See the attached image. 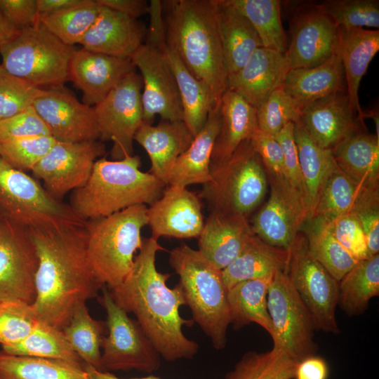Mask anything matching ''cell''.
Returning a JSON list of instances; mask_svg holds the SVG:
<instances>
[{
  "mask_svg": "<svg viewBox=\"0 0 379 379\" xmlns=\"http://www.w3.org/2000/svg\"><path fill=\"white\" fill-rule=\"evenodd\" d=\"M160 251L165 249L158 240L151 237L142 239L131 272L122 283L109 290L119 307L135 315L161 357L171 362L191 359L199 346L185 336L182 327L194 322L180 314V307L185 304L178 285L169 288L166 282L171 274L156 267Z\"/></svg>",
  "mask_w": 379,
  "mask_h": 379,
  "instance_id": "1",
  "label": "cell"
},
{
  "mask_svg": "<svg viewBox=\"0 0 379 379\" xmlns=\"http://www.w3.org/2000/svg\"><path fill=\"white\" fill-rule=\"evenodd\" d=\"M30 231L39 257L32 307L39 321L62 331L76 307L98 297L104 286L88 262L84 225Z\"/></svg>",
  "mask_w": 379,
  "mask_h": 379,
  "instance_id": "2",
  "label": "cell"
},
{
  "mask_svg": "<svg viewBox=\"0 0 379 379\" xmlns=\"http://www.w3.org/2000/svg\"><path fill=\"white\" fill-rule=\"evenodd\" d=\"M167 45L220 105L228 74L220 40L215 0L162 1Z\"/></svg>",
  "mask_w": 379,
  "mask_h": 379,
  "instance_id": "3",
  "label": "cell"
},
{
  "mask_svg": "<svg viewBox=\"0 0 379 379\" xmlns=\"http://www.w3.org/2000/svg\"><path fill=\"white\" fill-rule=\"evenodd\" d=\"M140 157L98 159L87 182L71 192L69 205L83 221L108 216L135 205H152L166 185L140 168Z\"/></svg>",
  "mask_w": 379,
  "mask_h": 379,
  "instance_id": "4",
  "label": "cell"
},
{
  "mask_svg": "<svg viewBox=\"0 0 379 379\" xmlns=\"http://www.w3.org/2000/svg\"><path fill=\"white\" fill-rule=\"evenodd\" d=\"M168 261L179 277L178 285L191 310L192 320L215 350L224 349L231 318L222 270L186 244L173 248Z\"/></svg>",
  "mask_w": 379,
  "mask_h": 379,
  "instance_id": "5",
  "label": "cell"
},
{
  "mask_svg": "<svg viewBox=\"0 0 379 379\" xmlns=\"http://www.w3.org/2000/svg\"><path fill=\"white\" fill-rule=\"evenodd\" d=\"M147 212L146 205H135L85 222L87 258L102 286L116 287L131 272L135 253L142 245L141 231L148 223Z\"/></svg>",
  "mask_w": 379,
  "mask_h": 379,
  "instance_id": "6",
  "label": "cell"
},
{
  "mask_svg": "<svg viewBox=\"0 0 379 379\" xmlns=\"http://www.w3.org/2000/svg\"><path fill=\"white\" fill-rule=\"evenodd\" d=\"M0 218L32 231L84 226L68 204L53 198L37 179L0 157Z\"/></svg>",
  "mask_w": 379,
  "mask_h": 379,
  "instance_id": "7",
  "label": "cell"
},
{
  "mask_svg": "<svg viewBox=\"0 0 379 379\" xmlns=\"http://www.w3.org/2000/svg\"><path fill=\"white\" fill-rule=\"evenodd\" d=\"M211 180L199 195L211 211L248 218L267 192L266 171L250 140L243 142L225 164L211 168Z\"/></svg>",
  "mask_w": 379,
  "mask_h": 379,
  "instance_id": "8",
  "label": "cell"
},
{
  "mask_svg": "<svg viewBox=\"0 0 379 379\" xmlns=\"http://www.w3.org/2000/svg\"><path fill=\"white\" fill-rule=\"evenodd\" d=\"M77 48L38 23L20 30L1 51V65L9 73L41 88L64 86Z\"/></svg>",
  "mask_w": 379,
  "mask_h": 379,
  "instance_id": "9",
  "label": "cell"
},
{
  "mask_svg": "<svg viewBox=\"0 0 379 379\" xmlns=\"http://www.w3.org/2000/svg\"><path fill=\"white\" fill-rule=\"evenodd\" d=\"M101 290L98 302L106 312L108 331L102 344V371H157L161 357L138 321L115 303L107 286Z\"/></svg>",
  "mask_w": 379,
  "mask_h": 379,
  "instance_id": "10",
  "label": "cell"
},
{
  "mask_svg": "<svg viewBox=\"0 0 379 379\" xmlns=\"http://www.w3.org/2000/svg\"><path fill=\"white\" fill-rule=\"evenodd\" d=\"M286 272L310 313L315 330L338 334V281L310 255L301 232L289 249Z\"/></svg>",
  "mask_w": 379,
  "mask_h": 379,
  "instance_id": "11",
  "label": "cell"
},
{
  "mask_svg": "<svg viewBox=\"0 0 379 379\" xmlns=\"http://www.w3.org/2000/svg\"><path fill=\"white\" fill-rule=\"evenodd\" d=\"M142 80L134 71L93 107L99 140L112 142V160L133 154L134 136L143 123Z\"/></svg>",
  "mask_w": 379,
  "mask_h": 379,
  "instance_id": "12",
  "label": "cell"
},
{
  "mask_svg": "<svg viewBox=\"0 0 379 379\" xmlns=\"http://www.w3.org/2000/svg\"><path fill=\"white\" fill-rule=\"evenodd\" d=\"M267 308L276 335L273 345H281L298 361L316 354L313 319L286 270L277 271L272 279Z\"/></svg>",
  "mask_w": 379,
  "mask_h": 379,
  "instance_id": "13",
  "label": "cell"
},
{
  "mask_svg": "<svg viewBox=\"0 0 379 379\" xmlns=\"http://www.w3.org/2000/svg\"><path fill=\"white\" fill-rule=\"evenodd\" d=\"M39 257L30 230L0 218V302L32 305Z\"/></svg>",
  "mask_w": 379,
  "mask_h": 379,
  "instance_id": "14",
  "label": "cell"
},
{
  "mask_svg": "<svg viewBox=\"0 0 379 379\" xmlns=\"http://www.w3.org/2000/svg\"><path fill=\"white\" fill-rule=\"evenodd\" d=\"M266 173L270 195L250 222L251 230L267 244L289 250L307 221L305 205L285 176Z\"/></svg>",
  "mask_w": 379,
  "mask_h": 379,
  "instance_id": "15",
  "label": "cell"
},
{
  "mask_svg": "<svg viewBox=\"0 0 379 379\" xmlns=\"http://www.w3.org/2000/svg\"><path fill=\"white\" fill-rule=\"evenodd\" d=\"M106 152L103 142L96 140L77 142L56 141L31 172L41 180L51 196L62 201L69 192L88 180L95 161Z\"/></svg>",
  "mask_w": 379,
  "mask_h": 379,
  "instance_id": "16",
  "label": "cell"
},
{
  "mask_svg": "<svg viewBox=\"0 0 379 379\" xmlns=\"http://www.w3.org/2000/svg\"><path fill=\"white\" fill-rule=\"evenodd\" d=\"M289 35L284 54L288 69L317 66L339 50L338 27L318 4L302 6L295 12Z\"/></svg>",
  "mask_w": 379,
  "mask_h": 379,
  "instance_id": "17",
  "label": "cell"
},
{
  "mask_svg": "<svg viewBox=\"0 0 379 379\" xmlns=\"http://www.w3.org/2000/svg\"><path fill=\"white\" fill-rule=\"evenodd\" d=\"M131 59L142 80L143 122L152 125L157 115L161 120H182L178 86L164 53L143 44Z\"/></svg>",
  "mask_w": 379,
  "mask_h": 379,
  "instance_id": "18",
  "label": "cell"
},
{
  "mask_svg": "<svg viewBox=\"0 0 379 379\" xmlns=\"http://www.w3.org/2000/svg\"><path fill=\"white\" fill-rule=\"evenodd\" d=\"M32 106L56 141L99 140L93 107L81 102L65 85L44 88Z\"/></svg>",
  "mask_w": 379,
  "mask_h": 379,
  "instance_id": "19",
  "label": "cell"
},
{
  "mask_svg": "<svg viewBox=\"0 0 379 379\" xmlns=\"http://www.w3.org/2000/svg\"><path fill=\"white\" fill-rule=\"evenodd\" d=\"M151 237L197 238L204 225L201 198L187 187L166 186L161 197L147 207Z\"/></svg>",
  "mask_w": 379,
  "mask_h": 379,
  "instance_id": "20",
  "label": "cell"
},
{
  "mask_svg": "<svg viewBox=\"0 0 379 379\" xmlns=\"http://www.w3.org/2000/svg\"><path fill=\"white\" fill-rule=\"evenodd\" d=\"M135 69L130 58L77 48L70 62L69 81L82 91L83 103L94 107Z\"/></svg>",
  "mask_w": 379,
  "mask_h": 379,
  "instance_id": "21",
  "label": "cell"
},
{
  "mask_svg": "<svg viewBox=\"0 0 379 379\" xmlns=\"http://www.w3.org/2000/svg\"><path fill=\"white\" fill-rule=\"evenodd\" d=\"M300 121L314 142L325 149L333 150L361 128L346 92L329 95L302 106Z\"/></svg>",
  "mask_w": 379,
  "mask_h": 379,
  "instance_id": "22",
  "label": "cell"
},
{
  "mask_svg": "<svg viewBox=\"0 0 379 379\" xmlns=\"http://www.w3.org/2000/svg\"><path fill=\"white\" fill-rule=\"evenodd\" d=\"M288 70L284 54L260 47L239 70L228 76L227 89L258 108L275 89L282 86Z\"/></svg>",
  "mask_w": 379,
  "mask_h": 379,
  "instance_id": "23",
  "label": "cell"
},
{
  "mask_svg": "<svg viewBox=\"0 0 379 379\" xmlns=\"http://www.w3.org/2000/svg\"><path fill=\"white\" fill-rule=\"evenodd\" d=\"M100 6L94 23L80 44L88 51L131 58L143 44V26L137 19Z\"/></svg>",
  "mask_w": 379,
  "mask_h": 379,
  "instance_id": "24",
  "label": "cell"
},
{
  "mask_svg": "<svg viewBox=\"0 0 379 379\" xmlns=\"http://www.w3.org/2000/svg\"><path fill=\"white\" fill-rule=\"evenodd\" d=\"M253 233L247 217L211 211L198 237V251L222 270L236 258Z\"/></svg>",
  "mask_w": 379,
  "mask_h": 379,
  "instance_id": "25",
  "label": "cell"
},
{
  "mask_svg": "<svg viewBox=\"0 0 379 379\" xmlns=\"http://www.w3.org/2000/svg\"><path fill=\"white\" fill-rule=\"evenodd\" d=\"M194 137L182 120H161L157 126L143 122L135 133L134 140L149 157V173L166 185L173 166L189 147Z\"/></svg>",
  "mask_w": 379,
  "mask_h": 379,
  "instance_id": "26",
  "label": "cell"
},
{
  "mask_svg": "<svg viewBox=\"0 0 379 379\" xmlns=\"http://www.w3.org/2000/svg\"><path fill=\"white\" fill-rule=\"evenodd\" d=\"M220 126L211 160V169L229 160L237 147L258 130L256 108L227 89L220 103Z\"/></svg>",
  "mask_w": 379,
  "mask_h": 379,
  "instance_id": "27",
  "label": "cell"
},
{
  "mask_svg": "<svg viewBox=\"0 0 379 379\" xmlns=\"http://www.w3.org/2000/svg\"><path fill=\"white\" fill-rule=\"evenodd\" d=\"M219 106L210 111L203 128L177 159L168 174L166 186L187 187L204 185L211 180V155L220 126Z\"/></svg>",
  "mask_w": 379,
  "mask_h": 379,
  "instance_id": "28",
  "label": "cell"
},
{
  "mask_svg": "<svg viewBox=\"0 0 379 379\" xmlns=\"http://www.w3.org/2000/svg\"><path fill=\"white\" fill-rule=\"evenodd\" d=\"M339 52L341 56L347 94L354 112L362 125L364 110L359 99L362 77L369 63L379 51V30L338 27Z\"/></svg>",
  "mask_w": 379,
  "mask_h": 379,
  "instance_id": "29",
  "label": "cell"
},
{
  "mask_svg": "<svg viewBox=\"0 0 379 379\" xmlns=\"http://www.w3.org/2000/svg\"><path fill=\"white\" fill-rule=\"evenodd\" d=\"M282 88L301 106L336 93H347L339 50L317 66L288 69Z\"/></svg>",
  "mask_w": 379,
  "mask_h": 379,
  "instance_id": "30",
  "label": "cell"
},
{
  "mask_svg": "<svg viewBox=\"0 0 379 379\" xmlns=\"http://www.w3.org/2000/svg\"><path fill=\"white\" fill-rule=\"evenodd\" d=\"M216 20L228 76L239 70L263 47L250 22L227 0H215Z\"/></svg>",
  "mask_w": 379,
  "mask_h": 379,
  "instance_id": "31",
  "label": "cell"
},
{
  "mask_svg": "<svg viewBox=\"0 0 379 379\" xmlns=\"http://www.w3.org/2000/svg\"><path fill=\"white\" fill-rule=\"evenodd\" d=\"M288 259L289 250L271 246L253 233L236 258L222 270L225 284L228 289L242 281L272 277L286 270Z\"/></svg>",
  "mask_w": 379,
  "mask_h": 379,
  "instance_id": "32",
  "label": "cell"
},
{
  "mask_svg": "<svg viewBox=\"0 0 379 379\" xmlns=\"http://www.w3.org/2000/svg\"><path fill=\"white\" fill-rule=\"evenodd\" d=\"M338 166L364 185H379V138L361 128L333 150Z\"/></svg>",
  "mask_w": 379,
  "mask_h": 379,
  "instance_id": "33",
  "label": "cell"
},
{
  "mask_svg": "<svg viewBox=\"0 0 379 379\" xmlns=\"http://www.w3.org/2000/svg\"><path fill=\"white\" fill-rule=\"evenodd\" d=\"M273 276L242 281L227 289L231 324L234 329L255 323L270 335L272 340H275L267 308V291Z\"/></svg>",
  "mask_w": 379,
  "mask_h": 379,
  "instance_id": "34",
  "label": "cell"
},
{
  "mask_svg": "<svg viewBox=\"0 0 379 379\" xmlns=\"http://www.w3.org/2000/svg\"><path fill=\"white\" fill-rule=\"evenodd\" d=\"M173 73L182 111V121L194 136L204 126L213 109L208 86L193 76L177 53L168 46L163 52Z\"/></svg>",
  "mask_w": 379,
  "mask_h": 379,
  "instance_id": "35",
  "label": "cell"
},
{
  "mask_svg": "<svg viewBox=\"0 0 379 379\" xmlns=\"http://www.w3.org/2000/svg\"><path fill=\"white\" fill-rule=\"evenodd\" d=\"M294 138L298 152L302 197L307 221L313 215L321 186L335 160L332 150L323 149L316 144L300 121L294 124Z\"/></svg>",
  "mask_w": 379,
  "mask_h": 379,
  "instance_id": "36",
  "label": "cell"
},
{
  "mask_svg": "<svg viewBox=\"0 0 379 379\" xmlns=\"http://www.w3.org/2000/svg\"><path fill=\"white\" fill-rule=\"evenodd\" d=\"M379 295V255L358 261L338 281V303L348 316L361 314Z\"/></svg>",
  "mask_w": 379,
  "mask_h": 379,
  "instance_id": "37",
  "label": "cell"
},
{
  "mask_svg": "<svg viewBox=\"0 0 379 379\" xmlns=\"http://www.w3.org/2000/svg\"><path fill=\"white\" fill-rule=\"evenodd\" d=\"M305 225L304 236L309 253L339 281L358 261L335 238L329 222L314 217Z\"/></svg>",
  "mask_w": 379,
  "mask_h": 379,
  "instance_id": "38",
  "label": "cell"
},
{
  "mask_svg": "<svg viewBox=\"0 0 379 379\" xmlns=\"http://www.w3.org/2000/svg\"><path fill=\"white\" fill-rule=\"evenodd\" d=\"M0 379H89L84 367L54 359L0 352Z\"/></svg>",
  "mask_w": 379,
  "mask_h": 379,
  "instance_id": "39",
  "label": "cell"
},
{
  "mask_svg": "<svg viewBox=\"0 0 379 379\" xmlns=\"http://www.w3.org/2000/svg\"><path fill=\"white\" fill-rule=\"evenodd\" d=\"M252 25L262 46L285 54L288 40L278 0H227Z\"/></svg>",
  "mask_w": 379,
  "mask_h": 379,
  "instance_id": "40",
  "label": "cell"
},
{
  "mask_svg": "<svg viewBox=\"0 0 379 379\" xmlns=\"http://www.w3.org/2000/svg\"><path fill=\"white\" fill-rule=\"evenodd\" d=\"M300 361L281 345L267 352L248 351L243 354L225 379H294Z\"/></svg>",
  "mask_w": 379,
  "mask_h": 379,
  "instance_id": "41",
  "label": "cell"
},
{
  "mask_svg": "<svg viewBox=\"0 0 379 379\" xmlns=\"http://www.w3.org/2000/svg\"><path fill=\"white\" fill-rule=\"evenodd\" d=\"M106 328V321L93 319L86 302H83L76 307L62 331L84 364L102 371L100 349Z\"/></svg>",
  "mask_w": 379,
  "mask_h": 379,
  "instance_id": "42",
  "label": "cell"
},
{
  "mask_svg": "<svg viewBox=\"0 0 379 379\" xmlns=\"http://www.w3.org/2000/svg\"><path fill=\"white\" fill-rule=\"evenodd\" d=\"M1 351L13 355L59 359L78 366H84L63 331L39 321L25 339L16 344L2 347Z\"/></svg>",
  "mask_w": 379,
  "mask_h": 379,
  "instance_id": "43",
  "label": "cell"
},
{
  "mask_svg": "<svg viewBox=\"0 0 379 379\" xmlns=\"http://www.w3.org/2000/svg\"><path fill=\"white\" fill-rule=\"evenodd\" d=\"M363 187L348 177L335 161L322 182L312 218L331 222L351 212Z\"/></svg>",
  "mask_w": 379,
  "mask_h": 379,
  "instance_id": "44",
  "label": "cell"
},
{
  "mask_svg": "<svg viewBox=\"0 0 379 379\" xmlns=\"http://www.w3.org/2000/svg\"><path fill=\"white\" fill-rule=\"evenodd\" d=\"M96 0H84L79 5L40 16L39 23L64 44H80L94 23L100 10Z\"/></svg>",
  "mask_w": 379,
  "mask_h": 379,
  "instance_id": "45",
  "label": "cell"
},
{
  "mask_svg": "<svg viewBox=\"0 0 379 379\" xmlns=\"http://www.w3.org/2000/svg\"><path fill=\"white\" fill-rule=\"evenodd\" d=\"M318 5L338 27H379L378 0H328Z\"/></svg>",
  "mask_w": 379,
  "mask_h": 379,
  "instance_id": "46",
  "label": "cell"
},
{
  "mask_svg": "<svg viewBox=\"0 0 379 379\" xmlns=\"http://www.w3.org/2000/svg\"><path fill=\"white\" fill-rule=\"evenodd\" d=\"M301 107L282 86L277 88L256 108L258 130L274 136L286 124L300 120Z\"/></svg>",
  "mask_w": 379,
  "mask_h": 379,
  "instance_id": "47",
  "label": "cell"
},
{
  "mask_svg": "<svg viewBox=\"0 0 379 379\" xmlns=\"http://www.w3.org/2000/svg\"><path fill=\"white\" fill-rule=\"evenodd\" d=\"M55 142L51 135L1 140L0 157L20 171H32Z\"/></svg>",
  "mask_w": 379,
  "mask_h": 379,
  "instance_id": "48",
  "label": "cell"
},
{
  "mask_svg": "<svg viewBox=\"0 0 379 379\" xmlns=\"http://www.w3.org/2000/svg\"><path fill=\"white\" fill-rule=\"evenodd\" d=\"M44 89L9 73L0 65V119L32 107Z\"/></svg>",
  "mask_w": 379,
  "mask_h": 379,
  "instance_id": "49",
  "label": "cell"
},
{
  "mask_svg": "<svg viewBox=\"0 0 379 379\" xmlns=\"http://www.w3.org/2000/svg\"><path fill=\"white\" fill-rule=\"evenodd\" d=\"M38 321L31 305L18 301L0 302V345L4 347L22 341Z\"/></svg>",
  "mask_w": 379,
  "mask_h": 379,
  "instance_id": "50",
  "label": "cell"
},
{
  "mask_svg": "<svg viewBox=\"0 0 379 379\" xmlns=\"http://www.w3.org/2000/svg\"><path fill=\"white\" fill-rule=\"evenodd\" d=\"M366 237L369 256L379 252V185H364L351 211Z\"/></svg>",
  "mask_w": 379,
  "mask_h": 379,
  "instance_id": "51",
  "label": "cell"
},
{
  "mask_svg": "<svg viewBox=\"0 0 379 379\" xmlns=\"http://www.w3.org/2000/svg\"><path fill=\"white\" fill-rule=\"evenodd\" d=\"M329 227L337 241L357 261L370 258L364 230L353 213L337 217L329 222Z\"/></svg>",
  "mask_w": 379,
  "mask_h": 379,
  "instance_id": "52",
  "label": "cell"
},
{
  "mask_svg": "<svg viewBox=\"0 0 379 379\" xmlns=\"http://www.w3.org/2000/svg\"><path fill=\"white\" fill-rule=\"evenodd\" d=\"M45 135H51L49 129L33 106L0 119V140Z\"/></svg>",
  "mask_w": 379,
  "mask_h": 379,
  "instance_id": "53",
  "label": "cell"
},
{
  "mask_svg": "<svg viewBox=\"0 0 379 379\" xmlns=\"http://www.w3.org/2000/svg\"><path fill=\"white\" fill-rule=\"evenodd\" d=\"M250 142L260 157L266 172L286 177L283 152L274 135L258 130Z\"/></svg>",
  "mask_w": 379,
  "mask_h": 379,
  "instance_id": "54",
  "label": "cell"
},
{
  "mask_svg": "<svg viewBox=\"0 0 379 379\" xmlns=\"http://www.w3.org/2000/svg\"><path fill=\"white\" fill-rule=\"evenodd\" d=\"M274 137L283 152L286 178L302 196V180L298 152L294 138V123L286 124Z\"/></svg>",
  "mask_w": 379,
  "mask_h": 379,
  "instance_id": "55",
  "label": "cell"
},
{
  "mask_svg": "<svg viewBox=\"0 0 379 379\" xmlns=\"http://www.w3.org/2000/svg\"><path fill=\"white\" fill-rule=\"evenodd\" d=\"M0 9L19 31L39 23L36 0H0Z\"/></svg>",
  "mask_w": 379,
  "mask_h": 379,
  "instance_id": "56",
  "label": "cell"
},
{
  "mask_svg": "<svg viewBox=\"0 0 379 379\" xmlns=\"http://www.w3.org/2000/svg\"><path fill=\"white\" fill-rule=\"evenodd\" d=\"M149 25L145 44L164 52L167 47L162 1L151 0L149 4Z\"/></svg>",
  "mask_w": 379,
  "mask_h": 379,
  "instance_id": "57",
  "label": "cell"
},
{
  "mask_svg": "<svg viewBox=\"0 0 379 379\" xmlns=\"http://www.w3.org/2000/svg\"><path fill=\"white\" fill-rule=\"evenodd\" d=\"M328 376L326 361L320 357L312 355L298 363L294 379H327Z\"/></svg>",
  "mask_w": 379,
  "mask_h": 379,
  "instance_id": "58",
  "label": "cell"
},
{
  "mask_svg": "<svg viewBox=\"0 0 379 379\" xmlns=\"http://www.w3.org/2000/svg\"><path fill=\"white\" fill-rule=\"evenodd\" d=\"M101 5L132 18L148 13L149 4L144 0H96Z\"/></svg>",
  "mask_w": 379,
  "mask_h": 379,
  "instance_id": "59",
  "label": "cell"
},
{
  "mask_svg": "<svg viewBox=\"0 0 379 379\" xmlns=\"http://www.w3.org/2000/svg\"><path fill=\"white\" fill-rule=\"evenodd\" d=\"M84 0H36L38 18L79 5Z\"/></svg>",
  "mask_w": 379,
  "mask_h": 379,
  "instance_id": "60",
  "label": "cell"
},
{
  "mask_svg": "<svg viewBox=\"0 0 379 379\" xmlns=\"http://www.w3.org/2000/svg\"><path fill=\"white\" fill-rule=\"evenodd\" d=\"M0 9V52L19 33Z\"/></svg>",
  "mask_w": 379,
  "mask_h": 379,
  "instance_id": "61",
  "label": "cell"
},
{
  "mask_svg": "<svg viewBox=\"0 0 379 379\" xmlns=\"http://www.w3.org/2000/svg\"><path fill=\"white\" fill-rule=\"evenodd\" d=\"M84 369L89 379H161L153 375L141 378H121L110 372L98 371L87 364H84Z\"/></svg>",
  "mask_w": 379,
  "mask_h": 379,
  "instance_id": "62",
  "label": "cell"
},
{
  "mask_svg": "<svg viewBox=\"0 0 379 379\" xmlns=\"http://www.w3.org/2000/svg\"><path fill=\"white\" fill-rule=\"evenodd\" d=\"M366 117H369V118H371L374 123H375V131H376V136L378 138H379V114H378V109L375 108V109H369L368 112H364V116H363V118H366Z\"/></svg>",
  "mask_w": 379,
  "mask_h": 379,
  "instance_id": "63",
  "label": "cell"
}]
</instances>
